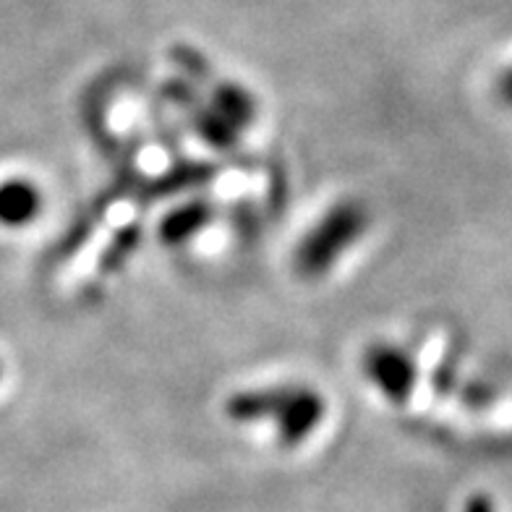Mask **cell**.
I'll return each mask as SVG.
<instances>
[{
  "label": "cell",
  "instance_id": "1",
  "mask_svg": "<svg viewBox=\"0 0 512 512\" xmlns=\"http://www.w3.org/2000/svg\"><path fill=\"white\" fill-rule=\"evenodd\" d=\"M225 413L236 424L277 421V434L285 447L301 445L322 424L327 403L311 387H264L238 392L225 403Z\"/></svg>",
  "mask_w": 512,
  "mask_h": 512
},
{
  "label": "cell",
  "instance_id": "2",
  "mask_svg": "<svg viewBox=\"0 0 512 512\" xmlns=\"http://www.w3.org/2000/svg\"><path fill=\"white\" fill-rule=\"evenodd\" d=\"M369 212L364 204L340 202L319 220L296 251V270L304 277H319L330 270L345 249L364 236Z\"/></svg>",
  "mask_w": 512,
  "mask_h": 512
},
{
  "label": "cell",
  "instance_id": "3",
  "mask_svg": "<svg viewBox=\"0 0 512 512\" xmlns=\"http://www.w3.org/2000/svg\"><path fill=\"white\" fill-rule=\"evenodd\" d=\"M364 369L384 398L395 405H403L411 398L413 387H416V366L405 351L384 343L371 345L364 356Z\"/></svg>",
  "mask_w": 512,
  "mask_h": 512
},
{
  "label": "cell",
  "instance_id": "4",
  "mask_svg": "<svg viewBox=\"0 0 512 512\" xmlns=\"http://www.w3.org/2000/svg\"><path fill=\"white\" fill-rule=\"evenodd\" d=\"M168 95L186 110L189 121L194 123L196 134L202 136L204 142L212 144L217 149H233L238 142V128L225 118V115L217 113L212 105H204L199 97L194 95V89H189L181 81H173L168 84Z\"/></svg>",
  "mask_w": 512,
  "mask_h": 512
},
{
  "label": "cell",
  "instance_id": "5",
  "mask_svg": "<svg viewBox=\"0 0 512 512\" xmlns=\"http://www.w3.org/2000/svg\"><path fill=\"white\" fill-rule=\"evenodd\" d=\"M42 209V194L27 178H11L0 183V225L24 228L34 223Z\"/></svg>",
  "mask_w": 512,
  "mask_h": 512
},
{
  "label": "cell",
  "instance_id": "6",
  "mask_svg": "<svg viewBox=\"0 0 512 512\" xmlns=\"http://www.w3.org/2000/svg\"><path fill=\"white\" fill-rule=\"evenodd\" d=\"M207 84H209V92H212V108H215L220 115H225V118H228L238 131L254 121L256 100L241 87V84H233V81H217L215 76H212Z\"/></svg>",
  "mask_w": 512,
  "mask_h": 512
},
{
  "label": "cell",
  "instance_id": "7",
  "mask_svg": "<svg viewBox=\"0 0 512 512\" xmlns=\"http://www.w3.org/2000/svg\"><path fill=\"white\" fill-rule=\"evenodd\" d=\"M209 220H212V207L207 202L183 204L162 220L160 238L170 246H178V243L191 241L199 230L207 228Z\"/></svg>",
  "mask_w": 512,
  "mask_h": 512
},
{
  "label": "cell",
  "instance_id": "8",
  "mask_svg": "<svg viewBox=\"0 0 512 512\" xmlns=\"http://www.w3.org/2000/svg\"><path fill=\"white\" fill-rule=\"evenodd\" d=\"M136 241H139V230H136V228L123 230L121 238H118V241H115L113 246H110L108 259H105V264H108V267H115V264L121 262L123 256H128V254H131V251H134Z\"/></svg>",
  "mask_w": 512,
  "mask_h": 512
},
{
  "label": "cell",
  "instance_id": "9",
  "mask_svg": "<svg viewBox=\"0 0 512 512\" xmlns=\"http://www.w3.org/2000/svg\"><path fill=\"white\" fill-rule=\"evenodd\" d=\"M463 512H494V505L486 494H473V497L465 502Z\"/></svg>",
  "mask_w": 512,
  "mask_h": 512
},
{
  "label": "cell",
  "instance_id": "10",
  "mask_svg": "<svg viewBox=\"0 0 512 512\" xmlns=\"http://www.w3.org/2000/svg\"><path fill=\"white\" fill-rule=\"evenodd\" d=\"M497 92H499V97H502V102H507V105L512 108V68L507 71V74L499 76Z\"/></svg>",
  "mask_w": 512,
  "mask_h": 512
},
{
  "label": "cell",
  "instance_id": "11",
  "mask_svg": "<svg viewBox=\"0 0 512 512\" xmlns=\"http://www.w3.org/2000/svg\"><path fill=\"white\" fill-rule=\"evenodd\" d=\"M0 377H3V364H0Z\"/></svg>",
  "mask_w": 512,
  "mask_h": 512
}]
</instances>
